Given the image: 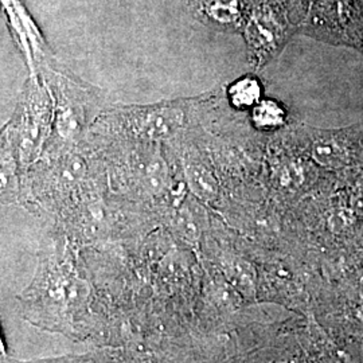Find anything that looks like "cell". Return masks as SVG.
I'll use <instances>...</instances> for the list:
<instances>
[{
  "label": "cell",
  "mask_w": 363,
  "mask_h": 363,
  "mask_svg": "<svg viewBox=\"0 0 363 363\" xmlns=\"http://www.w3.org/2000/svg\"><path fill=\"white\" fill-rule=\"evenodd\" d=\"M202 11L214 25L237 26L242 15V3L241 0H203Z\"/></svg>",
  "instance_id": "cell-6"
},
{
  "label": "cell",
  "mask_w": 363,
  "mask_h": 363,
  "mask_svg": "<svg viewBox=\"0 0 363 363\" xmlns=\"http://www.w3.org/2000/svg\"><path fill=\"white\" fill-rule=\"evenodd\" d=\"M181 109L174 105H157L152 108L132 109L123 115L125 128L133 138L147 142L167 139L179 130L183 121Z\"/></svg>",
  "instance_id": "cell-2"
},
{
  "label": "cell",
  "mask_w": 363,
  "mask_h": 363,
  "mask_svg": "<svg viewBox=\"0 0 363 363\" xmlns=\"http://www.w3.org/2000/svg\"><path fill=\"white\" fill-rule=\"evenodd\" d=\"M10 359H11V357L9 355L6 342H4L3 334H1V318H0V363H10Z\"/></svg>",
  "instance_id": "cell-10"
},
{
  "label": "cell",
  "mask_w": 363,
  "mask_h": 363,
  "mask_svg": "<svg viewBox=\"0 0 363 363\" xmlns=\"http://www.w3.org/2000/svg\"><path fill=\"white\" fill-rule=\"evenodd\" d=\"M313 159L327 167H340L350 159L347 144L334 136H322L312 144Z\"/></svg>",
  "instance_id": "cell-5"
},
{
  "label": "cell",
  "mask_w": 363,
  "mask_h": 363,
  "mask_svg": "<svg viewBox=\"0 0 363 363\" xmlns=\"http://www.w3.org/2000/svg\"><path fill=\"white\" fill-rule=\"evenodd\" d=\"M284 111L272 100H264L253 106L252 120L259 130H276L284 123Z\"/></svg>",
  "instance_id": "cell-8"
},
{
  "label": "cell",
  "mask_w": 363,
  "mask_h": 363,
  "mask_svg": "<svg viewBox=\"0 0 363 363\" xmlns=\"http://www.w3.org/2000/svg\"><path fill=\"white\" fill-rule=\"evenodd\" d=\"M130 163V182L138 194L145 199L157 201L167 196L169 190V169L164 159L156 151L138 155Z\"/></svg>",
  "instance_id": "cell-3"
},
{
  "label": "cell",
  "mask_w": 363,
  "mask_h": 363,
  "mask_svg": "<svg viewBox=\"0 0 363 363\" xmlns=\"http://www.w3.org/2000/svg\"><path fill=\"white\" fill-rule=\"evenodd\" d=\"M229 100L237 109H249L261 101V85L255 77L237 79L229 88Z\"/></svg>",
  "instance_id": "cell-7"
},
{
  "label": "cell",
  "mask_w": 363,
  "mask_h": 363,
  "mask_svg": "<svg viewBox=\"0 0 363 363\" xmlns=\"http://www.w3.org/2000/svg\"><path fill=\"white\" fill-rule=\"evenodd\" d=\"M10 363H99L96 358V352H89L84 355L69 354L62 357H54V358H43V359H34V361H16L11 358Z\"/></svg>",
  "instance_id": "cell-9"
},
{
  "label": "cell",
  "mask_w": 363,
  "mask_h": 363,
  "mask_svg": "<svg viewBox=\"0 0 363 363\" xmlns=\"http://www.w3.org/2000/svg\"><path fill=\"white\" fill-rule=\"evenodd\" d=\"M184 169L190 191L205 202H213L218 195V186L211 169L203 162L195 159L187 160Z\"/></svg>",
  "instance_id": "cell-4"
},
{
  "label": "cell",
  "mask_w": 363,
  "mask_h": 363,
  "mask_svg": "<svg viewBox=\"0 0 363 363\" xmlns=\"http://www.w3.org/2000/svg\"><path fill=\"white\" fill-rule=\"evenodd\" d=\"M16 298L23 319L40 330L79 342L99 334L94 288L79 272L65 241L52 240L42 250L34 280Z\"/></svg>",
  "instance_id": "cell-1"
}]
</instances>
